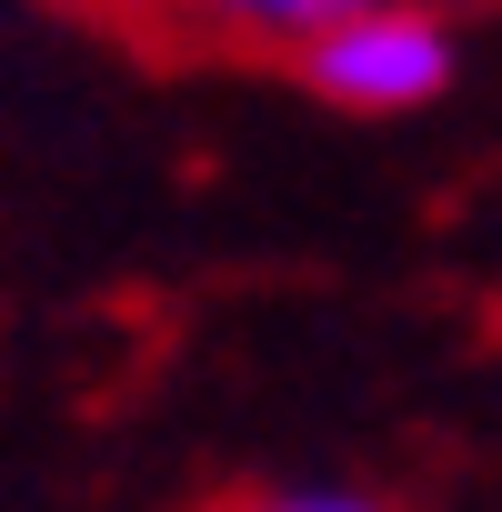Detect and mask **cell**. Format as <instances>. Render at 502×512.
I'll use <instances>...</instances> for the list:
<instances>
[{"instance_id":"6da1fadb","label":"cell","mask_w":502,"mask_h":512,"mask_svg":"<svg viewBox=\"0 0 502 512\" xmlns=\"http://www.w3.org/2000/svg\"><path fill=\"white\" fill-rule=\"evenodd\" d=\"M302 81L332 111H422L452 81V31L432 21V0H352L302 41Z\"/></svg>"},{"instance_id":"7a4b0ae2","label":"cell","mask_w":502,"mask_h":512,"mask_svg":"<svg viewBox=\"0 0 502 512\" xmlns=\"http://www.w3.org/2000/svg\"><path fill=\"white\" fill-rule=\"evenodd\" d=\"M201 11H211L221 31H251V41H292V51H302L322 21H342V11H352V0H201Z\"/></svg>"},{"instance_id":"3957f363","label":"cell","mask_w":502,"mask_h":512,"mask_svg":"<svg viewBox=\"0 0 502 512\" xmlns=\"http://www.w3.org/2000/svg\"><path fill=\"white\" fill-rule=\"evenodd\" d=\"M251 512H382V502H362V492H272Z\"/></svg>"}]
</instances>
